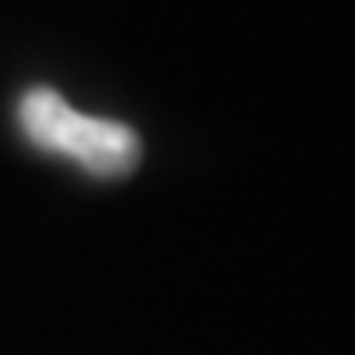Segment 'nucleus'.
<instances>
[{
  "label": "nucleus",
  "instance_id": "f257e3e1",
  "mask_svg": "<svg viewBox=\"0 0 355 355\" xmlns=\"http://www.w3.org/2000/svg\"><path fill=\"white\" fill-rule=\"evenodd\" d=\"M16 123L36 150L67 158L91 178H127L142 162V142L127 123L79 111L51 87H28Z\"/></svg>",
  "mask_w": 355,
  "mask_h": 355
}]
</instances>
